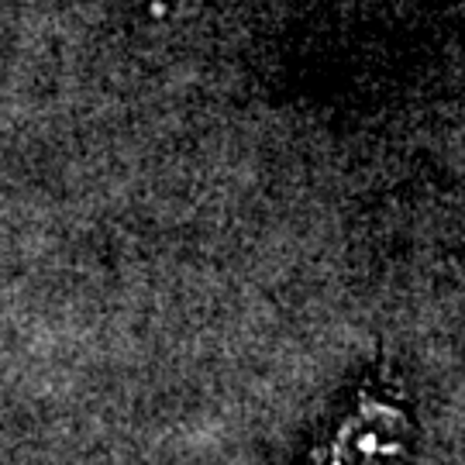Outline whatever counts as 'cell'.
<instances>
[{"mask_svg": "<svg viewBox=\"0 0 465 465\" xmlns=\"http://www.w3.org/2000/svg\"><path fill=\"white\" fill-rule=\"evenodd\" d=\"M411 445V417L397 400H386L376 382H366L359 403L328 445L311 451L307 465H403Z\"/></svg>", "mask_w": 465, "mask_h": 465, "instance_id": "1", "label": "cell"}]
</instances>
